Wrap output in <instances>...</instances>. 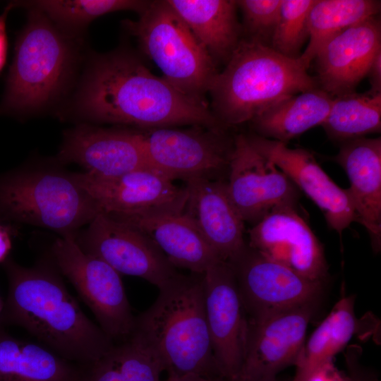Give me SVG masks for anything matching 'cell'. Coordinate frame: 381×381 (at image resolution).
Wrapping results in <instances>:
<instances>
[{
  "mask_svg": "<svg viewBox=\"0 0 381 381\" xmlns=\"http://www.w3.org/2000/svg\"><path fill=\"white\" fill-rule=\"evenodd\" d=\"M77 108L86 119L141 130L186 125L225 128L207 104L184 95L124 52L96 60L79 93Z\"/></svg>",
  "mask_w": 381,
  "mask_h": 381,
  "instance_id": "obj_1",
  "label": "cell"
},
{
  "mask_svg": "<svg viewBox=\"0 0 381 381\" xmlns=\"http://www.w3.org/2000/svg\"><path fill=\"white\" fill-rule=\"evenodd\" d=\"M32 267L8 258V290L0 320L23 327L64 358L88 367L115 343L83 311L51 259Z\"/></svg>",
  "mask_w": 381,
  "mask_h": 381,
  "instance_id": "obj_2",
  "label": "cell"
},
{
  "mask_svg": "<svg viewBox=\"0 0 381 381\" xmlns=\"http://www.w3.org/2000/svg\"><path fill=\"white\" fill-rule=\"evenodd\" d=\"M161 361L168 377L224 381L213 354L204 304L202 274H181L159 289L135 318L134 331Z\"/></svg>",
  "mask_w": 381,
  "mask_h": 381,
  "instance_id": "obj_3",
  "label": "cell"
},
{
  "mask_svg": "<svg viewBox=\"0 0 381 381\" xmlns=\"http://www.w3.org/2000/svg\"><path fill=\"white\" fill-rule=\"evenodd\" d=\"M298 59L242 38L209 92L212 113L228 126L251 121L281 100L319 87Z\"/></svg>",
  "mask_w": 381,
  "mask_h": 381,
  "instance_id": "obj_4",
  "label": "cell"
},
{
  "mask_svg": "<svg viewBox=\"0 0 381 381\" xmlns=\"http://www.w3.org/2000/svg\"><path fill=\"white\" fill-rule=\"evenodd\" d=\"M57 160L0 175V220L75 234L100 211L76 173Z\"/></svg>",
  "mask_w": 381,
  "mask_h": 381,
  "instance_id": "obj_5",
  "label": "cell"
},
{
  "mask_svg": "<svg viewBox=\"0 0 381 381\" xmlns=\"http://www.w3.org/2000/svg\"><path fill=\"white\" fill-rule=\"evenodd\" d=\"M125 25L145 54L176 89L207 104L205 95L218 73L202 44L167 1H150L136 21Z\"/></svg>",
  "mask_w": 381,
  "mask_h": 381,
  "instance_id": "obj_6",
  "label": "cell"
},
{
  "mask_svg": "<svg viewBox=\"0 0 381 381\" xmlns=\"http://www.w3.org/2000/svg\"><path fill=\"white\" fill-rule=\"evenodd\" d=\"M32 8L16 43L2 112L43 107L59 92L70 67L72 53L65 37L44 13Z\"/></svg>",
  "mask_w": 381,
  "mask_h": 381,
  "instance_id": "obj_7",
  "label": "cell"
},
{
  "mask_svg": "<svg viewBox=\"0 0 381 381\" xmlns=\"http://www.w3.org/2000/svg\"><path fill=\"white\" fill-rule=\"evenodd\" d=\"M74 235L57 238L49 258L74 286L104 333L114 343L124 341L134 331L135 318L121 274L102 260L85 253Z\"/></svg>",
  "mask_w": 381,
  "mask_h": 381,
  "instance_id": "obj_8",
  "label": "cell"
},
{
  "mask_svg": "<svg viewBox=\"0 0 381 381\" xmlns=\"http://www.w3.org/2000/svg\"><path fill=\"white\" fill-rule=\"evenodd\" d=\"M150 167L169 179H217L228 174L234 138L225 128L199 126L140 131Z\"/></svg>",
  "mask_w": 381,
  "mask_h": 381,
  "instance_id": "obj_9",
  "label": "cell"
},
{
  "mask_svg": "<svg viewBox=\"0 0 381 381\" xmlns=\"http://www.w3.org/2000/svg\"><path fill=\"white\" fill-rule=\"evenodd\" d=\"M74 238L85 253L120 274L142 278L159 289L179 274L147 235L104 213L97 214Z\"/></svg>",
  "mask_w": 381,
  "mask_h": 381,
  "instance_id": "obj_10",
  "label": "cell"
},
{
  "mask_svg": "<svg viewBox=\"0 0 381 381\" xmlns=\"http://www.w3.org/2000/svg\"><path fill=\"white\" fill-rule=\"evenodd\" d=\"M226 185L242 219L253 225L274 210L296 208L301 195L291 179L244 134L234 138Z\"/></svg>",
  "mask_w": 381,
  "mask_h": 381,
  "instance_id": "obj_11",
  "label": "cell"
},
{
  "mask_svg": "<svg viewBox=\"0 0 381 381\" xmlns=\"http://www.w3.org/2000/svg\"><path fill=\"white\" fill-rule=\"evenodd\" d=\"M317 303L250 318L245 356L233 381H277L281 370L294 365Z\"/></svg>",
  "mask_w": 381,
  "mask_h": 381,
  "instance_id": "obj_12",
  "label": "cell"
},
{
  "mask_svg": "<svg viewBox=\"0 0 381 381\" xmlns=\"http://www.w3.org/2000/svg\"><path fill=\"white\" fill-rule=\"evenodd\" d=\"M204 304L215 362L224 381H233L243 363L249 321L233 267L219 261L202 274Z\"/></svg>",
  "mask_w": 381,
  "mask_h": 381,
  "instance_id": "obj_13",
  "label": "cell"
},
{
  "mask_svg": "<svg viewBox=\"0 0 381 381\" xmlns=\"http://www.w3.org/2000/svg\"><path fill=\"white\" fill-rule=\"evenodd\" d=\"M246 311L255 318L316 303L324 282L308 279L249 247L232 263Z\"/></svg>",
  "mask_w": 381,
  "mask_h": 381,
  "instance_id": "obj_14",
  "label": "cell"
},
{
  "mask_svg": "<svg viewBox=\"0 0 381 381\" xmlns=\"http://www.w3.org/2000/svg\"><path fill=\"white\" fill-rule=\"evenodd\" d=\"M81 186L100 212L111 215H146L182 212L187 199L186 187L152 169L113 177L75 172Z\"/></svg>",
  "mask_w": 381,
  "mask_h": 381,
  "instance_id": "obj_15",
  "label": "cell"
},
{
  "mask_svg": "<svg viewBox=\"0 0 381 381\" xmlns=\"http://www.w3.org/2000/svg\"><path fill=\"white\" fill-rule=\"evenodd\" d=\"M248 234V246L265 257L308 279H327L328 267L322 244L296 208L272 211Z\"/></svg>",
  "mask_w": 381,
  "mask_h": 381,
  "instance_id": "obj_16",
  "label": "cell"
},
{
  "mask_svg": "<svg viewBox=\"0 0 381 381\" xmlns=\"http://www.w3.org/2000/svg\"><path fill=\"white\" fill-rule=\"evenodd\" d=\"M56 160L75 163L86 172L113 177L152 169L140 131L106 129L81 124L66 131Z\"/></svg>",
  "mask_w": 381,
  "mask_h": 381,
  "instance_id": "obj_17",
  "label": "cell"
},
{
  "mask_svg": "<svg viewBox=\"0 0 381 381\" xmlns=\"http://www.w3.org/2000/svg\"><path fill=\"white\" fill-rule=\"evenodd\" d=\"M247 138L255 149L272 161L320 209L331 229L341 235L356 221L346 189L331 179L310 152L290 148L285 143L256 134Z\"/></svg>",
  "mask_w": 381,
  "mask_h": 381,
  "instance_id": "obj_18",
  "label": "cell"
},
{
  "mask_svg": "<svg viewBox=\"0 0 381 381\" xmlns=\"http://www.w3.org/2000/svg\"><path fill=\"white\" fill-rule=\"evenodd\" d=\"M185 187L188 195L182 213L219 259L232 264L247 242L245 222L231 200L226 180L193 178L186 181Z\"/></svg>",
  "mask_w": 381,
  "mask_h": 381,
  "instance_id": "obj_19",
  "label": "cell"
},
{
  "mask_svg": "<svg viewBox=\"0 0 381 381\" xmlns=\"http://www.w3.org/2000/svg\"><path fill=\"white\" fill-rule=\"evenodd\" d=\"M381 51V25L377 16L338 33L318 52V87L332 97L355 92Z\"/></svg>",
  "mask_w": 381,
  "mask_h": 381,
  "instance_id": "obj_20",
  "label": "cell"
},
{
  "mask_svg": "<svg viewBox=\"0 0 381 381\" xmlns=\"http://www.w3.org/2000/svg\"><path fill=\"white\" fill-rule=\"evenodd\" d=\"M334 160L344 169L346 188L356 214L370 236L375 253L381 248V139L365 137L341 143Z\"/></svg>",
  "mask_w": 381,
  "mask_h": 381,
  "instance_id": "obj_21",
  "label": "cell"
},
{
  "mask_svg": "<svg viewBox=\"0 0 381 381\" xmlns=\"http://www.w3.org/2000/svg\"><path fill=\"white\" fill-rule=\"evenodd\" d=\"M107 215L143 232L176 268L181 267L194 274H203L221 260L182 212Z\"/></svg>",
  "mask_w": 381,
  "mask_h": 381,
  "instance_id": "obj_22",
  "label": "cell"
},
{
  "mask_svg": "<svg viewBox=\"0 0 381 381\" xmlns=\"http://www.w3.org/2000/svg\"><path fill=\"white\" fill-rule=\"evenodd\" d=\"M217 66L226 64L242 40L233 0H167Z\"/></svg>",
  "mask_w": 381,
  "mask_h": 381,
  "instance_id": "obj_23",
  "label": "cell"
},
{
  "mask_svg": "<svg viewBox=\"0 0 381 381\" xmlns=\"http://www.w3.org/2000/svg\"><path fill=\"white\" fill-rule=\"evenodd\" d=\"M86 367L0 329V381H85Z\"/></svg>",
  "mask_w": 381,
  "mask_h": 381,
  "instance_id": "obj_24",
  "label": "cell"
},
{
  "mask_svg": "<svg viewBox=\"0 0 381 381\" xmlns=\"http://www.w3.org/2000/svg\"><path fill=\"white\" fill-rule=\"evenodd\" d=\"M333 97L316 87L286 97L255 117L258 135L286 144L310 128L322 125Z\"/></svg>",
  "mask_w": 381,
  "mask_h": 381,
  "instance_id": "obj_25",
  "label": "cell"
},
{
  "mask_svg": "<svg viewBox=\"0 0 381 381\" xmlns=\"http://www.w3.org/2000/svg\"><path fill=\"white\" fill-rule=\"evenodd\" d=\"M354 306V296L342 297L305 341L294 365L292 381H307L317 368L332 361L348 344L358 327Z\"/></svg>",
  "mask_w": 381,
  "mask_h": 381,
  "instance_id": "obj_26",
  "label": "cell"
},
{
  "mask_svg": "<svg viewBox=\"0 0 381 381\" xmlns=\"http://www.w3.org/2000/svg\"><path fill=\"white\" fill-rule=\"evenodd\" d=\"M380 1L315 0L308 16L309 42L298 60L308 69L320 49L343 30L377 16Z\"/></svg>",
  "mask_w": 381,
  "mask_h": 381,
  "instance_id": "obj_27",
  "label": "cell"
},
{
  "mask_svg": "<svg viewBox=\"0 0 381 381\" xmlns=\"http://www.w3.org/2000/svg\"><path fill=\"white\" fill-rule=\"evenodd\" d=\"M328 136L341 143L381 130V94L355 92L333 97L321 125Z\"/></svg>",
  "mask_w": 381,
  "mask_h": 381,
  "instance_id": "obj_28",
  "label": "cell"
},
{
  "mask_svg": "<svg viewBox=\"0 0 381 381\" xmlns=\"http://www.w3.org/2000/svg\"><path fill=\"white\" fill-rule=\"evenodd\" d=\"M149 3L138 0H43L31 1L30 4L58 24L78 28L114 11H133L140 13Z\"/></svg>",
  "mask_w": 381,
  "mask_h": 381,
  "instance_id": "obj_29",
  "label": "cell"
},
{
  "mask_svg": "<svg viewBox=\"0 0 381 381\" xmlns=\"http://www.w3.org/2000/svg\"><path fill=\"white\" fill-rule=\"evenodd\" d=\"M315 0H282L270 47L279 54L298 59L309 37L308 16Z\"/></svg>",
  "mask_w": 381,
  "mask_h": 381,
  "instance_id": "obj_30",
  "label": "cell"
},
{
  "mask_svg": "<svg viewBox=\"0 0 381 381\" xmlns=\"http://www.w3.org/2000/svg\"><path fill=\"white\" fill-rule=\"evenodd\" d=\"M111 352L123 381H160V375L164 371L161 361L135 333L115 344Z\"/></svg>",
  "mask_w": 381,
  "mask_h": 381,
  "instance_id": "obj_31",
  "label": "cell"
},
{
  "mask_svg": "<svg viewBox=\"0 0 381 381\" xmlns=\"http://www.w3.org/2000/svg\"><path fill=\"white\" fill-rule=\"evenodd\" d=\"M242 12V27L250 41L270 47L273 34L278 21L282 0H238L236 1Z\"/></svg>",
  "mask_w": 381,
  "mask_h": 381,
  "instance_id": "obj_32",
  "label": "cell"
},
{
  "mask_svg": "<svg viewBox=\"0 0 381 381\" xmlns=\"http://www.w3.org/2000/svg\"><path fill=\"white\" fill-rule=\"evenodd\" d=\"M307 381H351L348 374L340 372L329 361L317 368Z\"/></svg>",
  "mask_w": 381,
  "mask_h": 381,
  "instance_id": "obj_33",
  "label": "cell"
},
{
  "mask_svg": "<svg viewBox=\"0 0 381 381\" xmlns=\"http://www.w3.org/2000/svg\"><path fill=\"white\" fill-rule=\"evenodd\" d=\"M367 75L370 84L368 91L373 94H381V51L373 60Z\"/></svg>",
  "mask_w": 381,
  "mask_h": 381,
  "instance_id": "obj_34",
  "label": "cell"
},
{
  "mask_svg": "<svg viewBox=\"0 0 381 381\" xmlns=\"http://www.w3.org/2000/svg\"><path fill=\"white\" fill-rule=\"evenodd\" d=\"M11 236V229L0 222V263H3L8 258L12 247Z\"/></svg>",
  "mask_w": 381,
  "mask_h": 381,
  "instance_id": "obj_35",
  "label": "cell"
},
{
  "mask_svg": "<svg viewBox=\"0 0 381 381\" xmlns=\"http://www.w3.org/2000/svg\"><path fill=\"white\" fill-rule=\"evenodd\" d=\"M13 4H9L5 9L4 13L0 16V71L6 61V50H7V40L6 34V20L10 9Z\"/></svg>",
  "mask_w": 381,
  "mask_h": 381,
  "instance_id": "obj_36",
  "label": "cell"
},
{
  "mask_svg": "<svg viewBox=\"0 0 381 381\" xmlns=\"http://www.w3.org/2000/svg\"><path fill=\"white\" fill-rule=\"evenodd\" d=\"M348 375L351 381H363L364 371L362 370L356 356L346 358Z\"/></svg>",
  "mask_w": 381,
  "mask_h": 381,
  "instance_id": "obj_37",
  "label": "cell"
},
{
  "mask_svg": "<svg viewBox=\"0 0 381 381\" xmlns=\"http://www.w3.org/2000/svg\"><path fill=\"white\" fill-rule=\"evenodd\" d=\"M164 381H220V380L206 379V378H202V377H168Z\"/></svg>",
  "mask_w": 381,
  "mask_h": 381,
  "instance_id": "obj_38",
  "label": "cell"
},
{
  "mask_svg": "<svg viewBox=\"0 0 381 381\" xmlns=\"http://www.w3.org/2000/svg\"><path fill=\"white\" fill-rule=\"evenodd\" d=\"M363 381H378L377 380H374L371 377H370L367 373H364V376H363Z\"/></svg>",
  "mask_w": 381,
  "mask_h": 381,
  "instance_id": "obj_39",
  "label": "cell"
},
{
  "mask_svg": "<svg viewBox=\"0 0 381 381\" xmlns=\"http://www.w3.org/2000/svg\"><path fill=\"white\" fill-rule=\"evenodd\" d=\"M3 308H4V302L1 301V299L0 298V318H1V313H2Z\"/></svg>",
  "mask_w": 381,
  "mask_h": 381,
  "instance_id": "obj_40",
  "label": "cell"
}]
</instances>
